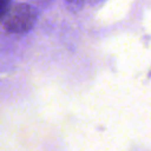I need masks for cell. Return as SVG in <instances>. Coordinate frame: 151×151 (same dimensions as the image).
I'll list each match as a JSON object with an SVG mask.
<instances>
[{
    "instance_id": "1",
    "label": "cell",
    "mask_w": 151,
    "mask_h": 151,
    "mask_svg": "<svg viewBox=\"0 0 151 151\" xmlns=\"http://www.w3.org/2000/svg\"><path fill=\"white\" fill-rule=\"evenodd\" d=\"M37 20L35 9L27 4L11 5L1 22L4 28L9 33H26Z\"/></svg>"
},
{
    "instance_id": "3",
    "label": "cell",
    "mask_w": 151,
    "mask_h": 151,
    "mask_svg": "<svg viewBox=\"0 0 151 151\" xmlns=\"http://www.w3.org/2000/svg\"><path fill=\"white\" fill-rule=\"evenodd\" d=\"M9 6H11V0H0V21L7 13Z\"/></svg>"
},
{
    "instance_id": "2",
    "label": "cell",
    "mask_w": 151,
    "mask_h": 151,
    "mask_svg": "<svg viewBox=\"0 0 151 151\" xmlns=\"http://www.w3.org/2000/svg\"><path fill=\"white\" fill-rule=\"evenodd\" d=\"M66 5L70 11L78 12L81 9V7L84 5V0H66Z\"/></svg>"
}]
</instances>
